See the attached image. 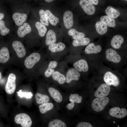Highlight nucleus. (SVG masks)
Listing matches in <instances>:
<instances>
[{
	"label": "nucleus",
	"mask_w": 127,
	"mask_h": 127,
	"mask_svg": "<svg viewBox=\"0 0 127 127\" xmlns=\"http://www.w3.org/2000/svg\"><path fill=\"white\" fill-rule=\"evenodd\" d=\"M104 53L106 61L111 64L117 65L122 62L123 58L120 54L113 48L107 49L105 50Z\"/></svg>",
	"instance_id": "obj_1"
},
{
	"label": "nucleus",
	"mask_w": 127,
	"mask_h": 127,
	"mask_svg": "<svg viewBox=\"0 0 127 127\" xmlns=\"http://www.w3.org/2000/svg\"><path fill=\"white\" fill-rule=\"evenodd\" d=\"M108 70L105 71L104 74L103 76L104 81L110 86H118L120 83L119 77L113 71Z\"/></svg>",
	"instance_id": "obj_2"
},
{
	"label": "nucleus",
	"mask_w": 127,
	"mask_h": 127,
	"mask_svg": "<svg viewBox=\"0 0 127 127\" xmlns=\"http://www.w3.org/2000/svg\"><path fill=\"white\" fill-rule=\"evenodd\" d=\"M109 100L107 97H98L95 98L92 101L91 107L93 109L97 112L103 111L108 103Z\"/></svg>",
	"instance_id": "obj_3"
},
{
	"label": "nucleus",
	"mask_w": 127,
	"mask_h": 127,
	"mask_svg": "<svg viewBox=\"0 0 127 127\" xmlns=\"http://www.w3.org/2000/svg\"><path fill=\"white\" fill-rule=\"evenodd\" d=\"M16 123L20 124L23 127H30L32 124V121L30 117L27 114L24 113L16 115L14 118Z\"/></svg>",
	"instance_id": "obj_4"
},
{
	"label": "nucleus",
	"mask_w": 127,
	"mask_h": 127,
	"mask_svg": "<svg viewBox=\"0 0 127 127\" xmlns=\"http://www.w3.org/2000/svg\"><path fill=\"white\" fill-rule=\"evenodd\" d=\"M16 76L14 73H11L9 75L5 87L6 92L8 94H12L15 91L16 87Z\"/></svg>",
	"instance_id": "obj_5"
},
{
	"label": "nucleus",
	"mask_w": 127,
	"mask_h": 127,
	"mask_svg": "<svg viewBox=\"0 0 127 127\" xmlns=\"http://www.w3.org/2000/svg\"><path fill=\"white\" fill-rule=\"evenodd\" d=\"M40 58V55L38 53H31L25 60L24 62L25 66L28 69L32 68L39 61Z\"/></svg>",
	"instance_id": "obj_6"
},
{
	"label": "nucleus",
	"mask_w": 127,
	"mask_h": 127,
	"mask_svg": "<svg viewBox=\"0 0 127 127\" xmlns=\"http://www.w3.org/2000/svg\"><path fill=\"white\" fill-rule=\"evenodd\" d=\"M111 88L110 86L106 83L101 84L95 91L94 95L96 97L106 96L109 94Z\"/></svg>",
	"instance_id": "obj_7"
},
{
	"label": "nucleus",
	"mask_w": 127,
	"mask_h": 127,
	"mask_svg": "<svg viewBox=\"0 0 127 127\" xmlns=\"http://www.w3.org/2000/svg\"><path fill=\"white\" fill-rule=\"evenodd\" d=\"M79 4L84 11L87 14L92 15L95 13V6L88 0H80Z\"/></svg>",
	"instance_id": "obj_8"
},
{
	"label": "nucleus",
	"mask_w": 127,
	"mask_h": 127,
	"mask_svg": "<svg viewBox=\"0 0 127 127\" xmlns=\"http://www.w3.org/2000/svg\"><path fill=\"white\" fill-rule=\"evenodd\" d=\"M109 114L111 116L118 118H122L127 115V111L124 108H120L116 107L111 108L109 111Z\"/></svg>",
	"instance_id": "obj_9"
},
{
	"label": "nucleus",
	"mask_w": 127,
	"mask_h": 127,
	"mask_svg": "<svg viewBox=\"0 0 127 127\" xmlns=\"http://www.w3.org/2000/svg\"><path fill=\"white\" fill-rule=\"evenodd\" d=\"M12 47L19 57L22 58L26 55L25 49L22 44L18 41H15L12 43Z\"/></svg>",
	"instance_id": "obj_10"
},
{
	"label": "nucleus",
	"mask_w": 127,
	"mask_h": 127,
	"mask_svg": "<svg viewBox=\"0 0 127 127\" xmlns=\"http://www.w3.org/2000/svg\"><path fill=\"white\" fill-rule=\"evenodd\" d=\"M81 75L79 72L75 68H71L68 70L66 75V82L70 83L73 80L77 81L79 79Z\"/></svg>",
	"instance_id": "obj_11"
},
{
	"label": "nucleus",
	"mask_w": 127,
	"mask_h": 127,
	"mask_svg": "<svg viewBox=\"0 0 127 127\" xmlns=\"http://www.w3.org/2000/svg\"><path fill=\"white\" fill-rule=\"evenodd\" d=\"M74 68L79 72H86L89 69L87 61L85 60L81 59L75 62L73 64Z\"/></svg>",
	"instance_id": "obj_12"
},
{
	"label": "nucleus",
	"mask_w": 127,
	"mask_h": 127,
	"mask_svg": "<svg viewBox=\"0 0 127 127\" xmlns=\"http://www.w3.org/2000/svg\"><path fill=\"white\" fill-rule=\"evenodd\" d=\"M63 20L65 28L68 29H70L73 25V16L72 12L69 10L65 12L64 15Z\"/></svg>",
	"instance_id": "obj_13"
},
{
	"label": "nucleus",
	"mask_w": 127,
	"mask_h": 127,
	"mask_svg": "<svg viewBox=\"0 0 127 127\" xmlns=\"http://www.w3.org/2000/svg\"><path fill=\"white\" fill-rule=\"evenodd\" d=\"M124 41V39L122 36L119 35H116L111 39V45L113 48L115 50H118L120 48Z\"/></svg>",
	"instance_id": "obj_14"
},
{
	"label": "nucleus",
	"mask_w": 127,
	"mask_h": 127,
	"mask_svg": "<svg viewBox=\"0 0 127 127\" xmlns=\"http://www.w3.org/2000/svg\"><path fill=\"white\" fill-rule=\"evenodd\" d=\"M102 51V48L100 45H95L93 43L88 44L84 50L85 53L87 54H97Z\"/></svg>",
	"instance_id": "obj_15"
},
{
	"label": "nucleus",
	"mask_w": 127,
	"mask_h": 127,
	"mask_svg": "<svg viewBox=\"0 0 127 127\" xmlns=\"http://www.w3.org/2000/svg\"><path fill=\"white\" fill-rule=\"evenodd\" d=\"M27 17V15L25 13H15L12 16L16 24L20 26L22 25L26 21Z\"/></svg>",
	"instance_id": "obj_16"
},
{
	"label": "nucleus",
	"mask_w": 127,
	"mask_h": 127,
	"mask_svg": "<svg viewBox=\"0 0 127 127\" xmlns=\"http://www.w3.org/2000/svg\"><path fill=\"white\" fill-rule=\"evenodd\" d=\"M31 30L30 25L28 23H25L19 28L17 31V34L19 37L22 38L26 34L30 33Z\"/></svg>",
	"instance_id": "obj_17"
},
{
	"label": "nucleus",
	"mask_w": 127,
	"mask_h": 127,
	"mask_svg": "<svg viewBox=\"0 0 127 127\" xmlns=\"http://www.w3.org/2000/svg\"><path fill=\"white\" fill-rule=\"evenodd\" d=\"M48 91L52 97L56 102L58 103L62 102L63 98L60 92L57 90L52 87H50Z\"/></svg>",
	"instance_id": "obj_18"
},
{
	"label": "nucleus",
	"mask_w": 127,
	"mask_h": 127,
	"mask_svg": "<svg viewBox=\"0 0 127 127\" xmlns=\"http://www.w3.org/2000/svg\"><path fill=\"white\" fill-rule=\"evenodd\" d=\"M56 41V36L55 33L52 30H49L46 35V44L49 46L55 43Z\"/></svg>",
	"instance_id": "obj_19"
},
{
	"label": "nucleus",
	"mask_w": 127,
	"mask_h": 127,
	"mask_svg": "<svg viewBox=\"0 0 127 127\" xmlns=\"http://www.w3.org/2000/svg\"><path fill=\"white\" fill-rule=\"evenodd\" d=\"M10 55L8 48L3 47L0 50V63H5L9 60Z\"/></svg>",
	"instance_id": "obj_20"
},
{
	"label": "nucleus",
	"mask_w": 127,
	"mask_h": 127,
	"mask_svg": "<svg viewBox=\"0 0 127 127\" xmlns=\"http://www.w3.org/2000/svg\"><path fill=\"white\" fill-rule=\"evenodd\" d=\"M95 27L97 33L100 35L104 34L107 31V26L103 22L100 21L97 22L95 24Z\"/></svg>",
	"instance_id": "obj_21"
},
{
	"label": "nucleus",
	"mask_w": 127,
	"mask_h": 127,
	"mask_svg": "<svg viewBox=\"0 0 127 127\" xmlns=\"http://www.w3.org/2000/svg\"><path fill=\"white\" fill-rule=\"evenodd\" d=\"M65 47V45L62 42L54 43L49 46L48 49L50 51L53 53L62 51Z\"/></svg>",
	"instance_id": "obj_22"
},
{
	"label": "nucleus",
	"mask_w": 127,
	"mask_h": 127,
	"mask_svg": "<svg viewBox=\"0 0 127 127\" xmlns=\"http://www.w3.org/2000/svg\"><path fill=\"white\" fill-rule=\"evenodd\" d=\"M57 65V63L56 61H52L49 62L48 67L44 72V75L47 77H50L55 71L54 69L55 68Z\"/></svg>",
	"instance_id": "obj_23"
},
{
	"label": "nucleus",
	"mask_w": 127,
	"mask_h": 127,
	"mask_svg": "<svg viewBox=\"0 0 127 127\" xmlns=\"http://www.w3.org/2000/svg\"><path fill=\"white\" fill-rule=\"evenodd\" d=\"M35 97L37 103L39 104L48 103L49 100V97L47 95L39 93L36 94Z\"/></svg>",
	"instance_id": "obj_24"
},
{
	"label": "nucleus",
	"mask_w": 127,
	"mask_h": 127,
	"mask_svg": "<svg viewBox=\"0 0 127 127\" xmlns=\"http://www.w3.org/2000/svg\"><path fill=\"white\" fill-rule=\"evenodd\" d=\"M52 77L54 80L57 81L60 84H64L66 81L65 76L57 71H54L52 75Z\"/></svg>",
	"instance_id": "obj_25"
},
{
	"label": "nucleus",
	"mask_w": 127,
	"mask_h": 127,
	"mask_svg": "<svg viewBox=\"0 0 127 127\" xmlns=\"http://www.w3.org/2000/svg\"><path fill=\"white\" fill-rule=\"evenodd\" d=\"M90 41L88 38H83L76 40H74L72 42L73 46L75 47L79 46H85L89 44Z\"/></svg>",
	"instance_id": "obj_26"
},
{
	"label": "nucleus",
	"mask_w": 127,
	"mask_h": 127,
	"mask_svg": "<svg viewBox=\"0 0 127 127\" xmlns=\"http://www.w3.org/2000/svg\"><path fill=\"white\" fill-rule=\"evenodd\" d=\"M105 12L107 16L113 18H117L120 15V13L118 10L111 6L107 7Z\"/></svg>",
	"instance_id": "obj_27"
},
{
	"label": "nucleus",
	"mask_w": 127,
	"mask_h": 127,
	"mask_svg": "<svg viewBox=\"0 0 127 127\" xmlns=\"http://www.w3.org/2000/svg\"><path fill=\"white\" fill-rule=\"evenodd\" d=\"M100 20L109 27L114 28L115 27V21L113 18L108 16H102Z\"/></svg>",
	"instance_id": "obj_28"
},
{
	"label": "nucleus",
	"mask_w": 127,
	"mask_h": 127,
	"mask_svg": "<svg viewBox=\"0 0 127 127\" xmlns=\"http://www.w3.org/2000/svg\"><path fill=\"white\" fill-rule=\"evenodd\" d=\"M68 35L72 37L74 40H76L84 37L85 36V34L82 32H79L74 28L71 29L68 32Z\"/></svg>",
	"instance_id": "obj_29"
},
{
	"label": "nucleus",
	"mask_w": 127,
	"mask_h": 127,
	"mask_svg": "<svg viewBox=\"0 0 127 127\" xmlns=\"http://www.w3.org/2000/svg\"><path fill=\"white\" fill-rule=\"evenodd\" d=\"M50 23L52 25L56 26L59 22V18L55 16L49 10L45 11Z\"/></svg>",
	"instance_id": "obj_30"
},
{
	"label": "nucleus",
	"mask_w": 127,
	"mask_h": 127,
	"mask_svg": "<svg viewBox=\"0 0 127 127\" xmlns=\"http://www.w3.org/2000/svg\"><path fill=\"white\" fill-rule=\"evenodd\" d=\"M53 106L54 105L52 103H48L41 104L39 105V107L40 113L42 114H44L52 109Z\"/></svg>",
	"instance_id": "obj_31"
},
{
	"label": "nucleus",
	"mask_w": 127,
	"mask_h": 127,
	"mask_svg": "<svg viewBox=\"0 0 127 127\" xmlns=\"http://www.w3.org/2000/svg\"><path fill=\"white\" fill-rule=\"evenodd\" d=\"M35 26L38 30L39 36L41 37H43L46 33L47 29L45 25L39 22H36Z\"/></svg>",
	"instance_id": "obj_32"
},
{
	"label": "nucleus",
	"mask_w": 127,
	"mask_h": 127,
	"mask_svg": "<svg viewBox=\"0 0 127 127\" xmlns=\"http://www.w3.org/2000/svg\"><path fill=\"white\" fill-rule=\"evenodd\" d=\"M39 13L41 23L45 26H48L49 23L48 18L45 11L43 9H41L39 11Z\"/></svg>",
	"instance_id": "obj_33"
},
{
	"label": "nucleus",
	"mask_w": 127,
	"mask_h": 127,
	"mask_svg": "<svg viewBox=\"0 0 127 127\" xmlns=\"http://www.w3.org/2000/svg\"><path fill=\"white\" fill-rule=\"evenodd\" d=\"M49 127H66L67 126L64 122L59 119H55L50 122L48 124Z\"/></svg>",
	"instance_id": "obj_34"
},
{
	"label": "nucleus",
	"mask_w": 127,
	"mask_h": 127,
	"mask_svg": "<svg viewBox=\"0 0 127 127\" xmlns=\"http://www.w3.org/2000/svg\"><path fill=\"white\" fill-rule=\"evenodd\" d=\"M83 98L81 96H80L77 94H71L70 95L69 99V101L71 102L76 103H80L82 102Z\"/></svg>",
	"instance_id": "obj_35"
},
{
	"label": "nucleus",
	"mask_w": 127,
	"mask_h": 127,
	"mask_svg": "<svg viewBox=\"0 0 127 127\" xmlns=\"http://www.w3.org/2000/svg\"><path fill=\"white\" fill-rule=\"evenodd\" d=\"M0 31L1 35L3 36L6 35L10 32V30L6 27L4 21L2 20L0 21Z\"/></svg>",
	"instance_id": "obj_36"
},
{
	"label": "nucleus",
	"mask_w": 127,
	"mask_h": 127,
	"mask_svg": "<svg viewBox=\"0 0 127 127\" xmlns=\"http://www.w3.org/2000/svg\"><path fill=\"white\" fill-rule=\"evenodd\" d=\"M18 95L20 98L24 97L26 98H31L33 96V94L31 92H23L22 91L21 89L19 90L18 92H17Z\"/></svg>",
	"instance_id": "obj_37"
},
{
	"label": "nucleus",
	"mask_w": 127,
	"mask_h": 127,
	"mask_svg": "<svg viewBox=\"0 0 127 127\" xmlns=\"http://www.w3.org/2000/svg\"><path fill=\"white\" fill-rule=\"evenodd\" d=\"M76 127H93V126L90 123L85 122H80L78 123Z\"/></svg>",
	"instance_id": "obj_38"
},
{
	"label": "nucleus",
	"mask_w": 127,
	"mask_h": 127,
	"mask_svg": "<svg viewBox=\"0 0 127 127\" xmlns=\"http://www.w3.org/2000/svg\"><path fill=\"white\" fill-rule=\"evenodd\" d=\"M75 105L74 103L71 102L67 104L66 106L67 108L69 110H72L74 108Z\"/></svg>",
	"instance_id": "obj_39"
},
{
	"label": "nucleus",
	"mask_w": 127,
	"mask_h": 127,
	"mask_svg": "<svg viewBox=\"0 0 127 127\" xmlns=\"http://www.w3.org/2000/svg\"><path fill=\"white\" fill-rule=\"evenodd\" d=\"M90 2L95 5H97L98 3L99 0H88Z\"/></svg>",
	"instance_id": "obj_40"
},
{
	"label": "nucleus",
	"mask_w": 127,
	"mask_h": 127,
	"mask_svg": "<svg viewBox=\"0 0 127 127\" xmlns=\"http://www.w3.org/2000/svg\"><path fill=\"white\" fill-rule=\"evenodd\" d=\"M4 16V14L1 13H0V21L1 20Z\"/></svg>",
	"instance_id": "obj_41"
},
{
	"label": "nucleus",
	"mask_w": 127,
	"mask_h": 127,
	"mask_svg": "<svg viewBox=\"0 0 127 127\" xmlns=\"http://www.w3.org/2000/svg\"><path fill=\"white\" fill-rule=\"evenodd\" d=\"M45 1L47 2H50L53 1L54 0H45Z\"/></svg>",
	"instance_id": "obj_42"
},
{
	"label": "nucleus",
	"mask_w": 127,
	"mask_h": 127,
	"mask_svg": "<svg viewBox=\"0 0 127 127\" xmlns=\"http://www.w3.org/2000/svg\"><path fill=\"white\" fill-rule=\"evenodd\" d=\"M1 72H0V80L1 77Z\"/></svg>",
	"instance_id": "obj_43"
},
{
	"label": "nucleus",
	"mask_w": 127,
	"mask_h": 127,
	"mask_svg": "<svg viewBox=\"0 0 127 127\" xmlns=\"http://www.w3.org/2000/svg\"><path fill=\"white\" fill-rule=\"evenodd\" d=\"M126 0V1H127V0Z\"/></svg>",
	"instance_id": "obj_44"
}]
</instances>
